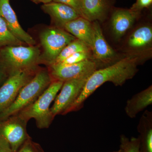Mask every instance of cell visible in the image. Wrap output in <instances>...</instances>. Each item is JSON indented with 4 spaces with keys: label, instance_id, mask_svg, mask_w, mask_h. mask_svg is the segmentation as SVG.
I'll list each match as a JSON object with an SVG mask.
<instances>
[{
    "label": "cell",
    "instance_id": "obj_1",
    "mask_svg": "<svg viewBox=\"0 0 152 152\" xmlns=\"http://www.w3.org/2000/svg\"><path fill=\"white\" fill-rule=\"evenodd\" d=\"M143 56L127 55L110 65L95 71L88 78L78 97L63 115L82 108L85 101L105 83L111 82L116 86H122L127 80L133 78L138 71V66L143 60Z\"/></svg>",
    "mask_w": 152,
    "mask_h": 152
},
{
    "label": "cell",
    "instance_id": "obj_2",
    "mask_svg": "<svg viewBox=\"0 0 152 152\" xmlns=\"http://www.w3.org/2000/svg\"><path fill=\"white\" fill-rule=\"evenodd\" d=\"M64 83L53 81L34 102L17 114L27 122L31 119H34L39 129L48 128L55 118L51 113L50 106L61 88Z\"/></svg>",
    "mask_w": 152,
    "mask_h": 152
},
{
    "label": "cell",
    "instance_id": "obj_3",
    "mask_svg": "<svg viewBox=\"0 0 152 152\" xmlns=\"http://www.w3.org/2000/svg\"><path fill=\"white\" fill-rule=\"evenodd\" d=\"M52 82L48 71L43 70L37 72L22 88L12 103L0 113V121L18 114L34 102Z\"/></svg>",
    "mask_w": 152,
    "mask_h": 152
},
{
    "label": "cell",
    "instance_id": "obj_4",
    "mask_svg": "<svg viewBox=\"0 0 152 152\" xmlns=\"http://www.w3.org/2000/svg\"><path fill=\"white\" fill-rule=\"evenodd\" d=\"M40 57L39 49L34 46H7L0 49V59L10 75L16 71L35 69Z\"/></svg>",
    "mask_w": 152,
    "mask_h": 152
},
{
    "label": "cell",
    "instance_id": "obj_5",
    "mask_svg": "<svg viewBox=\"0 0 152 152\" xmlns=\"http://www.w3.org/2000/svg\"><path fill=\"white\" fill-rule=\"evenodd\" d=\"M39 37L44 50L40 61H44L50 66L53 64L63 49L76 39L64 29L58 27L44 30Z\"/></svg>",
    "mask_w": 152,
    "mask_h": 152
},
{
    "label": "cell",
    "instance_id": "obj_6",
    "mask_svg": "<svg viewBox=\"0 0 152 152\" xmlns=\"http://www.w3.org/2000/svg\"><path fill=\"white\" fill-rule=\"evenodd\" d=\"M35 69L16 71L11 74L0 88V113L9 107L24 86L36 73Z\"/></svg>",
    "mask_w": 152,
    "mask_h": 152
},
{
    "label": "cell",
    "instance_id": "obj_7",
    "mask_svg": "<svg viewBox=\"0 0 152 152\" xmlns=\"http://www.w3.org/2000/svg\"><path fill=\"white\" fill-rule=\"evenodd\" d=\"M97 63L93 59H88L70 65L58 64L50 66L49 72L52 81L64 82L72 79L88 78L98 69Z\"/></svg>",
    "mask_w": 152,
    "mask_h": 152
},
{
    "label": "cell",
    "instance_id": "obj_8",
    "mask_svg": "<svg viewBox=\"0 0 152 152\" xmlns=\"http://www.w3.org/2000/svg\"><path fill=\"white\" fill-rule=\"evenodd\" d=\"M1 122L0 124V136L7 141L13 152H17L30 137L27 132V122L18 114Z\"/></svg>",
    "mask_w": 152,
    "mask_h": 152
},
{
    "label": "cell",
    "instance_id": "obj_9",
    "mask_svg": "<svg viewBox=\"0 0 152 152\" xmlns=\"http://www.w3.org/2000/svg\"><path fill=\"white\" fill-rule=\"evenodd\" d=\"M88 78L72 79L64 82L61 91L55 99L50 108L53 116L63 115L66 110L78 97Z\"/></svg>",
    "mask_w": 152,
    "mask_h": 152
},
{
    "label": "cell",
    "instance_id": "obj_10",
    "mask_svg": "<svg viewBox=\"0 0 152 152\" xmlns=\"http://www.w3.org/2000/svg\"><path fill=\"white\" fill-rule=\"evenodd\" d=\"M152 27L150 24L139 25L131 31L126 39L125 51L129 54L144 55L151 50Z\"/></svg>",
    "mask_w": 152,
    "mask_h": 152
},
{
    "label": "cell",
    "instance_id": "obj_11",
    "mask_svg": "<svg viewBox=\"0 0 152 152\" xmlns=\"http://www.w3.org/2000/svg\"><path fill=\"white\" fill-rule=\"evenodd\" d=\"M93 39L91 51L93 59L97 63L112 64L117 59L116 52L106 41L103 34L99 23L97 21L92 22Z\"/></svg>",
    "mask_w": 152,
    "mask_h": 152
},
{
    "label": "cell",
    "instance_id": "obj_12",
    "mask_svg": "<svg viewBox=\"0 0 152 152\" xmlns=\"http://www.w3.org/2000/svg\"><path fill=\"white\" fill-rule=\"evenodd\" d=\"M140 12L129 9H118L112 14L111 30L116 39H120L132 27L140 17Z\"/></svg>",
    "mask_w": 152,
    "mask_h": 152
},
{
    "label": "cell",
    "instance_id": "obj_13",
    "mask_svg": "<svg viewBox=\"0 0 152 152\" xmlns=\"http://www.w3.org/2000/svg\"><path fill=\"white\" fill-rule=\"evenodd\" d=\"M0 16L5 21L11 32L20 41L30 46L35 45V40L19 23L16 15L10 4V0H0Z\"/></svg>",
    "mask_w": 152,
    "mask_h": 152
},
{
    "label": "cell",
    "instance_id": "obj_14",
    "mask_svg": "<svg viewBox=\"0 0 152 152\" xmlns=\"http://www.w3.org/2000/svg\"><path fill=\"white\" fill-rule=\"evenodd\" d=\"M41 8L50 16L58 27L64 29L67 23L81 17L75 9L62 3L52 1L43 4Z\"/></svg>",
    "mask_w": 152,
    "mask_h": 152
},
{
    "label": "cell",
    "instance_id": "obj_15",
    "mask_svg": "<svg viewBox=\"0 0 152 152\" xmlns=\"http://www.w3.org/2000/svg\"><path fill=\"white\" fill-rule=\"evenodd\" d=\"M64 29L91 48L93 39L92 22L83 17H79L66 24Z\"/></svg>",
    "mask_w": 152,
    "mask_h": 152
},
{
    "label": "cell",
    "instance_id": "obj_16",
    "mask_svg": "<svg viewBox=\"0 0 152 152\" xmlns=\"http://www.w3.org/2000/svg\"><path fill=\"white\" fill-rule=\"evenodd\" d=\"M152 104V86L134 95L128 99L125 107V113L129 118H134L137 115Z\"/></svg>",
    "mask_w": 152,
    "mask_h": 152
},
{
    "label": "cell",
    "instance_id": "obj_17",
    "mask_svg": "<svg viewBox=\"0 0 152 152\" xmlns=\"http://www.w3.org/2000/svg\"><path fill=\"white\" fill-rule=\"evenodd\" d=\"M137 129L139 133L140 152H152V112L145 111L139 120Z\"/></svg>",
    "mask_w": 152,
    "mask_h": 152
},
{
    "label": "cell",
    "instance_id": "obj_18",
    "mask_svg": "<svg viewBox=\"0 0 152 152\" xmlns=\"http://www.w3.org/2000/svg\"><path fill=\"white\" fill-rule=\"evenodd\" d=\"M107 9L105 0H81L82 17L90 22L103 21Z\"/></svg>",
    "mask_w": 152,
    "mask_h": 152
},
{
    "label": "cell",
    "instance_id": "obj_19",
    "mask_svg": "<svg viewBox=\"0 0 152 152\" xmlns=\"http://www.w3.org/2000/svg\"><path fill=\"white\" fill-rule=\"evenodd\" d=\"M88 51H91L89 47L83 41L76 39L63 49L51 65L60 64L68 57L75 53Z\"/></svg>",
    "mask_w": 152,
    "mask_h": 152
},
{
    "label": "cell",
    "instance_id": "obj_20",
    "mask_svg": "<svg viewBox=\"0 0 152 152\" xmlns=\"http://www.w3.org/2000/svg\"><path fill=\"white\" fill-rule=\"evenodd\" d=\"M22 43L11 32L5 21L0 16V49L7 46L20 45Z\"/></svg>",
    "mask_w": 152,
    "mask_h": 152
},
{
    "label": "cell",
    "instance_id": "obj_21",
    "mask_svg": "<svg viewBox=\"0 0 152 152\" xmlns=\"http://www.w3.org/2000/svg\"><path fill=\"white\" fill-rule=\"evenodd\" d=\"M120 148L123 152H140L139 137H132L129 139L125 135H121L120 137Z\"/></svg>",
    "mask_w": 152,
    "mask_h": 152
},
{
    "label": "cell",
    "instance_id": "obj_22",
    "mask_svg": "<svg viewBox=\"0 0 152 152\" xmlns=\"http://www.w3.org/2000/svg\"><path fill=\"white\" fill-rule=\"evenodd\" d=\"M91 51L78 52L68 57L60 63V64L70 65L77 64L88 59H93Z\"/></svg>",
    "mask_w": 152,
    "mask_h": 152
},
{
    "label": "cell",
    "instance_id": "obj_23",
    "mask_svg": "<svg viewBox=\"0 0 152 152\" xmlns=\"http://www.w3.org/2000/svg\"><path fill=\"white\" fill-rule=\"evenodd\" d=\"M17 152H44L40 146L29 137Z\"/></svg>",
    "mask_w": 152,
    "mask_h": 152
},
{
    "label": "cell",
    "instance_id": "obj_24",
    "mask_svg": "<svg viewBox=\"0 0 152 152\" xmlns=\"http://www.w3.org/2000/svg\"><path fill=\"white\" fill-rule=\"evenodd\" d=\"M53 1L62 3L72 7L82 17L81 0H53Z\"/></svg>",
    "mask_w": 152,
    "mask_h": 152
},
{
    "label": "cell",
    "instance_id": "obj_25",
    "mask_svg": "<svg viewBox=\"0 0 152 152\" xmlns=\"http://www.w3.org/2000/svg\"><path fill=\"white\" fill-rule=\"evenodd\" d=\"M152 3V0H137L130 9L132 10L140 12L143 9L149 7Z\"/></svg>",
    "mask_w": 152,
    "mask_h": 152
},
{
    "label": "cell",
    "instance_id": "obj_26",
    "mask_svg": "<svg viewBox=\"0 0 152 152\" xmlns=\"http://www.w3.org/2000/svg\"><path fill=\"white\" fill-rule=\"evenodd\" d=\"M0 152H13L8 142L1 136H0Z\"/></svg>",
    "mask_w": 152,
    "mask_h": 152
},
{
    "label": "cell",
    "instance_id": "obj_27",
    "mask_svg": "<svg viewBox=\"0 0 152 152\" xmlns=\"http://www.w3.org/2000/svg\"><path fill=\"white\" fill-rule=\"evenodd\" d=\"M10 75L7 68L0 59V83Z\"/></svg>",
    "mask_w": 152,
    "mask_h": 152
},
{
    "label": "cell",
    "instance_id": "obj_28",
    "mask_svg": "<svg viewBox=\"0 0 152 152\" xmlns=\"http://www.w3.org/2000/svg\"><path fill=\"white\" fill-rule=\"evenodd\" d=\"M32 1L35 3H42L44 4H48L53 1V0H32Z\"/></svg>",
    "mask_w": 152,
    "mask_h": 152
},
{
    "label": "cell",
    "instance_id": "obj_29",
    "mask_svg": "<svg viewBox=\"0 0 152 152\" xmlns=\"http://www.w3.org/2000/svg\"><path fill=\"white\" fill-rule=\"evenodd\" d=\"M113 152H123V151L120 148V149L118 150V151H114Z\"/></svg>",
    "mask_w": 152,
    "mask_h": 152
}]
</instances>
